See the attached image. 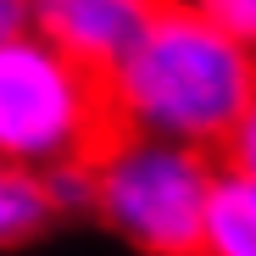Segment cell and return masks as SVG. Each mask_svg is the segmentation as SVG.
Here are the masks:
<instances>
[{"label": "cell", "mask_w": 256, "mask_h": 256, "mask_svg": "<svg viewBox=\"0 0 256 256\" xmlns=\"http://www.w3.org/2000/svg\"><path fill=\"white\" fill-rule=\"evenodd\" d=\"M50 223H62V206L45 173H28V167H6L0 173V240L12 250L39 240Z\"/></svg>", "instance_id": "8992f818"}, {"label": "cell", "mask_w": 256, "mask_h": 256, "mask_svg": "<svg viewBox=\"0 0 256 256\" xmlns=\"http://www.w3.org/2000/svg\"><path fill=\"white\" fill-rule=\"evenodd\" d=\"M106 100L128 134L223 156L256 106V50L206 6H156L140 45L106 78Z\"/></svg>", "instance_id": "6da1fadb"}, {"label": "cell", "mask_w": 256, "mask_h": 256, "mask_svg": "<svg viewBox=\"0 0 256 256\" xmlns=\"http://www.w3.org/2000/svg\"><path fill=\"white\" fill-rule=\"evenodd\" d=\"M223 167H234V173H245V178L256 184V106H250V117L240 122V134L228 140V150H223Z\"/></svg>", "instance_id": "ba28073f"}, {"label": "cell", "mask_w": 256, "mask_h": 256, "mask_svg": "<svg viewBox=\"0 0 256 256\" xmlns=\"http://www.w3.org/2000/svg\"><path fill=\"white\" fill-rule=\"evenodd\" d=\"M200 256H256V184L234 167H223L218 190H212Z\"/></svg>", "instance_id": "5b68a950"}, {"label": "cell", "mask_w": 256, "mask_h": 256, "mask_svg": "<svg viewBox=\"0 0 256 256\" xmlns=\"http://www.w3.org/2000/svg\"><path fill=\"white\" fill-rule=\"evenodd\" d=\"M117 134L106 78L84 72L39 34L0 39V156L6 167L56 173L95 162Z\"/></svg>", "instance_id": "3957f363"}, {"label": "cell", "mask_w": 256, "mask_h": 256, "mask_svg": "<svg viewBox=\"0 0 256 256\" xmlns=\"http://www.w3.org/2000/svg\"><path fill=\"white\" fill-rule=\"evenodd\" d=\"M90 167H95V218L117 240H128L140 256H200L223 156L117 128Z\"/></svg>", "instance_id": "7a4b0ae2"}, {"label": "cell", "mask_w": 256, "mask_h": 256, "mask_svg": "<svg viewBox=\"0 0 256 256\" xmlns=\"http://www.w3.org/2000/svg\"><path fill=\"white\" fill-rule=\"evenodd\" d=\"M200 6L218 17L245 50H256V0H200Z\"/></svg>", "instance_id": "52a82bcc"}, {"label": "cell", "mask_w": 256, "mask_h": 256, "mask_svg": "<svg viewBox=\"0 0 256 256\" xmlns=\"http://www.w3.org/2000/svg\"><path fill=\"white\" fill-rule=\"evenodd\" d=\"M150 0H34V34L84 72L112 78L150 22Z\"/></svg>", "instance_id": "277c9868"}]
</instances>
